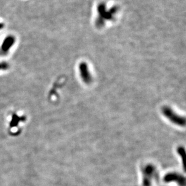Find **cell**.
Returning <instances> with one entry per match:
<instances>
[{"instance_id": "7a4b0ae2", "label": "cell", "mask_w": 186, "mask_h": 186, "mask_svg": "<svg viewBox=\"0 0 186 186\" xmlns=\"http://www.w3.org/2000/svg\"><path fill=\"white\" fill-rule=\"evenodd\" d=\"M164 181L166 182H175L180 186H185V178L178 174L177 173H170L166 175L164 178Z\"/></svg>"}, {"instance_id": "3957f363", "label": "cell", "mask_w": 186, "mask_h": 186, "mask_svg": "<svg viewBox=\"0 0 186 186\" xmlns=\"http://www.w3.org/2000/svg\"><path fill=\"white\" fill-rule=\"evenodd\" d=\"M15 41V38L13 36H8L4 40L2 45H1V50L6 53L7 52L10 48L13 46Z\"/></svg>"}, {"instance_id": "5b68a950", "label": "cell", "mask_w": 186, "mask_h": 186, "mask_svg": "<svg viewBox=\"0 0 186 186\" xmlns=\"http://www.w3.org/2000/svg\"><path fill=\"white\" fill-rule=\"evenodd\" d=\"M7 64L5 63H0V70H5L7 68Z\"/></svg>"}, {"instance_id": "8992f818", "label": "cell", "mask_w": 186, "mask_h": 186, "mask_svg": "<svg viewBox=\"0 0 186 186\" xmlns=\"http://www.w3.org/2000/svg\"><path fill=\"white\" fill-rule=\"evenodd\" d=\"M3 27H4V24L0 23V29H1Z\"/></svg>"}, {"instance_id": "6da1fadb", "label": "cell", "mask_w": 186, "mask_h": 186, "mask_svg": "<svg viewBox=\"0 0 186 186\" xmlns=\"http://www.w3.org/2000/svg\"><path fill=\"white\" fill-rule=\"evenodd\" d=\"M143 186H151L152 180L154 179L156 176V171L154 167L148 166L146 167L143 170Z\"/></svg>"}, {"instance_id": "277c9868", "label": "cell", "mask_w": 186, "mask_h": 186, "mask_svg": "<svg viewBox=\"0 0 186 186\" xmlns=\"http://www.w3.org/2000/svg\"><path fill=\"white\" fill-rule=\"evenodd\" d=\"M20 120L21 119L17 116H16L15 117L13 118H12L11 121V126H16V125H17Z\"/></svg>"}]
</instances>
